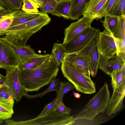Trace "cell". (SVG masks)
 Returning a JSON list of instances; mask_svg holds the SVG:
<instances>
[{
  "label": "cell",
  "instance_id": "obj_1",
  "mask_svg": "<svg viewBox=\"0 0 125 125\" xmlns=\"http://www.w3.org/2000/svg\"><path fill=\"white\" fill-rule=\"evenodd\" d=\"M59 67L51 54L43 63L34 69L23 71L18 70L20 83L28 92L37 91L50 83L56 78Z\"/></svg>",
  "mask_w": 125,
  "mask_h": 125
},
{
  "label": "cell",
  "instance_id": "obj_2",
  "mask_svg": "<svg viewBox=\"0 0 125 125\" xmlns=\"http://www.w3.org/2000/svg\"><path fill=\"white\" fill-rule=\"evenodd\" d=\"M51 21L47 13L42 12L38 17L25 23L9 27L0 33L12 43L17 46L26 45L27 41L33 34L41 30Z\"/></svg>",
  "mask_w": 125,
  "mask_h": 125
},
{
  "label": "cell",
  "instance_id": "obj_3",
  "mask_svg": "<svg viewBox=\"0 0 125 125\" xmlns=\"http://www.w3.org/2000/svg\"><path fill=\"white\" fill-rule=\"evenodd\" d=\"M110 98L108 85L105 83L97 93L90 100L74 118L75 121L82 119L93 120L99 114L105 112Z\"/></svg>",
  "mask_w": 125,
  "mask_h": 125
},
{
  "label": "cell",
  "instance_id": "obj_4",
  "mask_svg": "<svg viewBox=\"0 0 125 125\" xmlns=\"http://www.w3.org/2000/svg\"><path fill=\"white\" fill-rule=\"evenodd\" d=\"M61 70L63 76L74 86L77 91L92 94L96 91L95 83L85 77L64 59L62 62Z\"/></svg>",
  "mask_w": 125,
  "mask_h": 125
},
{
  "label": "cell",
  "instance_id": "obj_5",
  "mask_svg": "<svg viewBox=\"0 0 125 125\" xmlns=\"http://www.w3.org/2000/svg\"><path fill=\"white\" fill-rule=\"evenodd\" d=\"M5 122L8 125H74L75 120L73 116L52 110L42 116L28 120L16 121L8 119Z\"/></svg>",
  "mask_w": 125,
  "mask_h": 125
},
{
  "label": "cell",
  "instance_id": "obj_6",
  "mask_svg": "<svg viewBox=\"0 0 125 125\" xmlns=\"http://www.w3.org/2000/svg\"><path fill=\"white\" fill-rule=\"evenodd\" d=\"M83 48L77 52L85 56L89 64L90 75L96 76L98 69L100 57L98 48V41L99 32Z\"/></svg>",
  "mask_w": 125,
  "mask_h": 125
},
{
  "label": "cell",
  "instance_id": "obj_7",
  "mask_svg": "<svg viewBox=\"0 0 125 125\" xmlns=\"http://www.w3.org/2000/svg\"><path fill=\"white\" fill-rule=\"evenodd\" d=\"M100 31L91 26L62 45L68 53L78 52L83 48Z\"/></svg>",
  "mask_w": 125,
  "mask_h": 125
},
{
  "label": "cell",
  "instance_id": "obj_8",
  "mask_svg": "<svg viewBox=\"0 0 125 125\" xmlns=\"http://www.w3.org/2000/svg\"><path fill=\"white\" fill-rule=\"evenodd\" d=\"M4 83L9 87L14 99L19 102L22 97L25 96L28 92L21 85L18 75L17 67H13L6 70Z\"/></svg>",
  "mask_w": 125,
  "mask_h": 125
},
{
  "label": "cell",
  "instance_id": "obj_9",
  "mask_svg": "<svg viewBox=\"0 0 125 125\" xmlns=\"http://www.w3.org/2000/svg\"><path fill=\"white\" fill-rule=\"evenodd\" d=\"M125 15L119 16L111 34L115 42L117 50L116 55L125 62Z\"/></svg>",
  "mask_w": 125,
  "mask_h": 125
},
{
  "label": "cell",
  "instance_id": "obj_10",
  "mask_svg": "<svg viewBox=\"0 0 125 125\" xmlns=\"http://www.w3.org/2000/svg\"><path fill=\"white\" fill-rule=\"evenodd\" d=\"M0 61L2 68L6 70L18 67L20 61L16 53L7 42L0 39Z\"/></svg>",
  "mask_w": 125,
  "mask_h": 125
},
{
  "label": "cell",
  "instance_id": "obj_11",
  "mask_svg": "<svg viewBox=\"0 0 125 125\" xmlns=\"http://www.w3.org/2000/svg\"><path fill=\"white\" fill-rule=\"evenodd\" d=\"M98 48L100 54L103 56H111L117 53L116 44L114 38L110 32L105 29L99 32Z\"/></svg>",
  "mask_w": 125,
  "mask_h": 125
},
{
  "label": "cell",
  "instance_id": "obj_12",
  "mask_svg": "<svg viewBox=\"0 0 125 125\" xmlns=\"http://www.w3.org/2000/svg\"><path fill=\"white\" fill-rule=\"evenodd\" d=\"M95 19L85 17H83L72 23L64 30V37L62 43H66L76 36L91 25Z\"/></svg>",
  "mask_w": 125,
  "mask_h": 125
},
{
  "label": "cell",
  "instance_id": "obj_13",
  "mask_svg": "<svg viewBox=\"0 0 125 125\" xmlns=\"http://www.w3.org/2000/svg\"><path fill=\"white\" fill-rule=\"evenodd\" d=\"M125 94V85L113 90L106 109V113L110 116L119 112L125 107L124 100Z\"/></svg>",
  "mask_w": 125,
  "mask_h": 125
},
{
  "label": "cell",
  "instance_id": "obj_14",
  "mask_svg": "<svg viewBox=\"0 0 125 125\" xmlns=\"http://www.w3.org/2000/svg\"><path fill=\"white\" fill-rule=\"evenodd\" d=\"M125 65V62L118 56H107L100 54L98 68L110 76L114 71Z\"/></svg>",
  "mask_w": 125,
  "mask_h": 125
},
{
  "label": "cell",
  "instance_id": "obj_15",
  "mask_svg": "<svg viewBox=\"0 0 125 125\" xmlns=\"http://www.w3.org/2000/svg\"><path fill=\"white\" fill-rule=\"evenodd\" d=\"M64 59L73 66L85 77L91 80L89 64L85 56L77 52L68 53Z\"/></svg>",
  "mask_w": 125,
  "mask_h": 125
},
{
  "label": "cell",
  "instance_id": "obj_16",
  "mask_svg": "<svg viewBox=\"0 0 125 125\" xmlns=\"http://www.w3.org/2000/svg\"><path fill=\"white\" fill-rule=\"evenodd\" d=\"M108 0H90L85 6L83 17L100 19L101 13Z\"/></svg>",
  "mask_w": 125,
  "mask_h": 125
},
{
  "label": "cell",
  "instance_id": "obj_17",
  "mask_svg": "<svg viewBox=\"0 0 125 125\" xmlns=\"http://www.w3.org/2000/svg\"><path fill=\"white\" fill-rule=\"evenodd\" d=\"M0 39L7 42L13 49L19 59L20 63L27 61L38 54L29 45L17 46L12 43L3 37H0Z\"/></svg>",
  "mask_w": 125,
  "mask_h": 125
},
{
  "label": "cell",
  "instance_id": "obj_18",
  "mask_svg": "<svg viewBox=\"0 0 125 125\" xmlns=\"http://www.w3.org/2000/svg\"><path fill=\"white\" fill-rule=\"evenodd\" d=\"M42 12L39 11L36 13H28L19 10H13L11 14L13 19L9 27L22 24L36 18Z\"/></svg>",
  "mask_w": 125,
  "mask_h": 125
},
{
  "label": "cell",
  "instance_id": "obj_19",
  "mask_svg": "<svg viewBox=\"0 0 125 125\" xmlns=\"http://www.w3.org/2000/svg\"><path fill=\"white\" fill-rule=\"evenodd\" d=\"M51 54H38L28 60L20 63L18 68L20 71L26 70L34 69L43 63Z\"/></svg>",
  "mask_w": 125,
  "mask_h": 125
},
{
  "label": "cell",
  "instance_id": "obj_20",
  "mask_svg": "<svg viewBox=\"0 0 125 125\" xmlns=\"http://www.w3.org/2000/svg\"><path fill=\"white\" fill-rule=\"evenodd\" d=\"M90 0H72L69 13V19L78 20L82 15L86 5Z\"/></svg>",
  "mask_w": 125,
  "mask_h": 125
},
{
  "label": "cell",
  "instance_id": "obj_21",
  "mask_svg": "<svg viewBox=\"0 0 125 125\" xmlns=\"http://www.w3.org/2000/svg\"><path fill=\"white\" fill-rule=\"evenodd\" d=\"M110 76L113 90L125 85V65L113 72Z\"/></svg>",
  "mask_w": 125,
  "mask_h": 125
},
{
  "label": "cell",
  "instance_id": "obj_22",
  "mask_svg": "<svg viewBox=\"0 0 125 125\" xmlns=\"http://www.w3.org/2000/svg\"><path fill=\"white\" fill-rule=\"evenodd\" d=\"M68 53V52L64 48L62 43H55L53 45L51 54L60 66Z\"/></svg>",
  "mask_w": 125,
  "mask_h": 125
},
{
  "label": "cell",
  "instance_id": "obj_23",
  "mask_svg": "<svg viewBox=\"0 0 125 125\" xmlns=\"http://www.w3.org/2000/svg\"><path fill=\"white\" fill-rule=\"evenodd\" d=\"M14 104L0 99V118L6 120L11 118L14 112Z\"/></svg>",
  "mask_w": 125,
  "mask_h": 125
},
{
  "label": "cell",
  "instance_id": "obj_24",
  "mask_svg": "<svg viewBox=\"0 0 125 125\" xmlns=\"http://www.w3.org/2000/svg\"><path fill=\"white\" fill-rule=\"evenodd\" d=\"M72 0H64L58 2L55 9V11L59 17H62L63 18L69 19V13Z\"/></svg>",
  "mask_w": 125,
  "mask_h": 125
},
{
  "label": "cell",
  "instance_id": "obj_25",
  "mask_svg": "<svg viewBox=\"0 0 125 125\" xmlns=\"http://www.w3.org/2000/svg\"><path fill=\"white\" fill-rule=\"evenodd\" d=\"M42 4L40 7L41 11L48 13L59 17L55 11L58 2L56 0H42Z\"/></svg>",
  "mask_w": 125,
  "mask_h": 125
},
{
  "label": "cell",
  "instance_id": "obj_26",
  "mask_svg": "<svg viewBox=\"0 0 125 125\" xmlns=\"http://www.w3.org/2000/svg\"><path fill=\"white\" fill-rule=\"evenodd\" d=\"M60 82L59 79L55 78L50 83L48 87L43 91L33 95H30L27 93L25 96L28 99H34L38 97L41 98L47 93L52 91L57 92L59 89Z\"/></svg>",
  "mask_w": 125,
  "mask_h": 125
},
{
  "label": "cell",
  "instance_id": "obj_27",
  "mask_svg": "<svg viewBox=\"0 0 125 125\" xmlns=\"http://www.w3.org/2000/svg\"><path fill=\"white\" fill-rule=\"evenodd\" d=\"M107 14L118 16L125 15V0H115Z\"/></svg>",
  "mask_w": 125,
  "mask_h": 125
},
{
  "label": "cell",
  "instance_id": "obj_28",
  "mask_svg": "<svg viewBox=\"0 0 125 125\" xmlns=\"http://www.w3.org/2000/svg\"><path fill=\"white\" fill-rule=\"evenodd\" d=\"M104 19L101 20L105 29L111 34L118 20L119 16L107 14L104 15Z\"/></svg>",
  "mask_w": 125,
  "mask_h": 125
},
{
  "label": "cell",
  "instance_id": "obj_29",
  "mask_svg": "<svg viewBox=\"0 0 125 125\" xmlns=\"http://www.w3.org/2000/svg\"><path fill=\"white\" fill-rule=\"evenodd\" d=\"M74 89V86L69 82L61 81L60 82L59 89L56 92V98L58 101L63 102L64 95L70 91Z\"/></svg>",
  "mask_w": 125,
  "mask_h": 125
},
{
  "label": "cell",
  "instance_id": "obj_30",
  "mask_svg": "<svg viewBox=\"0 0 125 125\" xmlns=\"http://www.w3.org/2000/svg\"><path fill=\"white\" fill-rule=\"evenodd\" d=\"M0 3L6 9L14 10L21 9L23 2V0H0Z\"/></svg>",
  "mask_w": 125,
  "mask_h": 125
},
{
  "label": "cell",
  "instance_id": "obj_31",
  "mask_svg": "<svg viewBox=\"0 0 125 125\" xmlns=\"http://www.w3.org/2000/svg\"><path fill=\"white\" fill-rule=\"evenodd\" d=\"M0 99L14 103L11 91L9 86L5 83L0 86Z\"/></svg>",
  "mask_w": 125,
  "mask_h": 125
},
{
  "label": "cell",
  "instance_id": "obj_32",
  "mask_svg": "<svg viewBox=\"0 0 125 125\" xmlns=\"http://www.w3.org/2000/svg\"><path fill=\"white\" fill-rule=\"evenodd\" d=\"M22 10L28 13H36L39 12V5L31 0H23Z\"/></svg>",
  "mask_w": 125,
  "mask_h": 125
},
{
  "label": "cell",
  "instance_id": "obj_33",
  "mask_svg": "<svg viewBox=\"0 0 125 125\" xmlns=\"http://www.w3.org/2000/svg\"><path fill=\"white\" fill-rule=\"evenodd\" d=\"M53 110L65 115H69L72 110L70 108L66 106L63 102L58 101Z\"/></svg>",
  "mask_w": 125,
  "mask_h": 125
},
{
  "label": "cell",
  "instance_id": "obj_34",
  "mask_svg": "<svg viewBox=\"0 0 125 125\" xmlns=\"http://www.w3.org/2000/svg\"><path fill=\"white\" fill-rule=\"evenodd\" d=\"M58 101V100L56 98L51 103L46 105L42 111L36 117L42 116L53 110Z\"/></svg>",
  "mask_w": 125,
  "mask_h": 125
},
{
  "label": "cell",
  "instance_id": "obj_35",
  "mask_svg": "<svg viewBox=\"0 0 125 125\" xmlns=\"http://www.w3.org/2000/svg\"><path fill=\"white\" fill-rule=\"evenodd\" d=\"M13 17L11 14L0 21V33L8 29L11 23Z\"/></svg>",
  "mask_w": 125,
  "mask_h": 125
},
{
  "label": "cell",
  "instance_id": "obj_36",
  "mask_svg": "<svg viewBox=\"0 0 125 125\" xmlns=\"http://www.w3.org/2000/svg\"><path fill=\"white\" fill-rule=\"evenodd\" d=\"M115 0H108L101 13V19L104 15H107L113 5Z\"/></svg>",
  "mask_w": 125,
  "mask_h": 125
},
{
  "label": "cell",
  "instance_id": "obj_37",
  "mask_svg": "<svg viewBox=\"0 0 125 125\" xmlns=\"http://www.w3.org/2000/svg\"><path fill=\"white\" fill-rule=\"evenodd\" d=\"M13 10L6 9L0 12V21L10 15Z\"/></svg>",
  "mask_w": 125,
  "mask_h": 125
},
{
  "label": "cell",
  "instance_id": "obj_38",
  "mask_svg": "<svg viewBox=\"0 0 125 125\" xmlns=\"http://www.w3.org/2000/svg\"><path fill=\"white\" fill-rule=\"evenodd\" d=\"M5 79V76L0 74V86L4 83Z\"/></svg>",
  "mask_w": 125,
  "mask_h": 125
},
{
  "label": "cell",
  "instance_id": "obj_39",
  "mask_svg": "<svg viewBox=\"0 0 125 125\" xmlns=\"http://www.w3.org/2000/svg\"><path fill=\"white\" fill-rule=\"evenodd\" d=\"M34 2L38 4L40 7L41 5L42 4V0H31Z\"/></svg>",
  "mask_w": 125,
  "mask_h": 125
},
{
  "label": "cell",
  "instance_id": "obj_40",
  "mask_svg": "<svg viewBox=\"0 0 125 125\" xmlns=\"http://www.w3.org/2000/svg\"><path fill=\"white\" fill-rule=\"evenodd\" d=\"M73 95L74 97L77 98H80L81 96V94L77 93H75L73 91Z\"/></svg>",
  "mask_w": 125,
  "mask_h": 125
},
{
  "label": "cell",
  "instance_id": "obj_41",
  "mask_svg": "<svg viewBox=\"0 0 125 125\" xmlns=\"http://www.w3.org/2000/svg\"><path fill=\"white\" fill-rule=\"evenodd\" d=\"M5 9V8L0 3V12Z\"/></svg>",
  "mask_w": 125,
  "mask_h": 125
},
{
  "label": "cell",
  "instance_id": "obj_42",
  "mask_svg": "<svg viewBox=\"0 0 125 125\" xmlns=\"http://www.w3.org/2000/svg\"><path fill=\"white\" fill-rule=\"evenodd\" d=\"M3 120L2 119H0V124L3 122Z\"/></svg>",
  "mask_w": 125,
  "mask_h": 125
},
{
  "label": "cell",
  "instance_id": "obj_43",
  "mask_svg": "<svg viewBox=\"0 0 125 125\" xmlns=\"http://www.w3.org/2000/svg\"><path fill=\"white\" fill-rule=\"evenodd\" d=\"M58 2H61L64 0H56Z\"/></svg>",
  "mask_w": 125,
  "mask_h": 125
},
{
  "label": "cell",
  "instance_id": "obj_44",
  "mask_svg": "<svg viewBox=\"0 0 125 125\" xmlns=\"http://www.w3.org/2000/svg\"><path fill=\"white\" fill-rule=\"evenodd\" d=\"M0 68H2V65H1V64L0 62Z\"/></svg>",
  "mask_w": 125,
  "mask_h": 125
},
{
  "label": "cell",
  "instance_id": "obj_45",
  "mask_svg": "<svg viewBox=\"0 0 125 125\" xmlns=\"http://www.w3.org/2000/svg\"></svg>",
  "mask_w": 125,
  "mask_h": 125
},
{
  "label": "cell",
  "instance_id": "obj_46",
  "mask_svg": "<svg viewBox=\"0 0 125 125\" xmlns=\"http://www.w3.org/2000/svg\"></svg>",
  "mask_w": 125,
  "mask_h": 125
}]
</instances>
